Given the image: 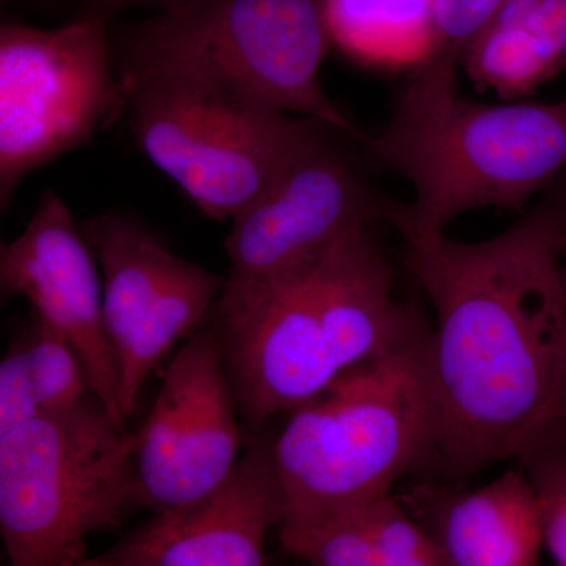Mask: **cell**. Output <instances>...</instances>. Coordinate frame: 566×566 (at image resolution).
Wrapping results in <instances>:
<instances>
[{
	"mask_svg": "<svg viewBox=\"0 0 566 566\" xmlns=\"http://www.w3.org/2000/svg\"><path fill=\"white\" fill-rule=\"evenodd\" d=\"M542 513L545 547L554 566H566V438L557 430L520 457Z\"/></svg>",
	"mask_w": 566,
	"mask_h": 566,
	"instance_id": "ac0fdd59",
	"label": "cell"
},
{
	"mask_svg": "<svg viewBox=\"0 0 566 566\" xmlns=\"http://www.w3.org/2000/svg\"><path fill=\"white\" fill-rule=\"evenodd\" d=\"M392 203L379 199L352 158L324 136L233 219L226 240L229 277L297 270L352 230L387 221Z\"/></svg>",
	"mask_w": 566,
	"mask_h": 566,
	"instance_id": "8fae6325",
	"label": "cell"
},
{
	"mask_svg": "<svg viewBox=\"0 0 566 566\" xmlns=\"http://www.w3.org/2000/svg\"><path fill=\"white\" fill-rule=\"evenodd\" d=\"M240 408L214 331L205 323L174 357L136 438L140 509L196 504L227 482L241 449Z\"/></svg>",
	"mask_w": 566,
	"mask_h": 566,
	"instance_id": "30bf717a",
	"label": "cell"
},
{
	"mask_svg": "<svg viewBox=\"0 0 566 566\" xmlns=\"http://www.w3.org/2000/svg\"><path fill=\"white\" fill-rule=\"evenodd\" d=\"M164 3H166L167 7H172L175 3L181 2V0H163Z\"/></svg>",
	"mask_w": 566,
	"mask_h": 566,
	"instance_id": "603a6c76",
	"label": "cell"
},
{
	"mask_svg": "<svg viewBox=\"0 0 566 566\" xmlns=\"http://www.w3.org/2000/svg\"><path fill=\"white\" fill-rule=\"evenodd\" d=\"M140 510L136 438L95 397L0 436L9 566H76L93 534Z\"/></svg>",
	"mask_w": 566,
	"mask_h": 566,
	"instance_id": "5b68a950",
	"label": "cell"
},
{
	"mask_svg": "<svg viewBox=\"0 0 566 566\" xmlns=\"http://www.w3.org/2000/svg\"><path fill=\"white\" fill-rule=\"evenodd\" d=\"M430 334L424 326L290 412L271 442L283 501L279 531L318 526L386 497L438 455Z\"/></svg>",
	"mask_w": 566,
	"mask_h": 566,
	"instance_id": "277c9868",
	"label": "cell"
},
{
	"mask_svg": "<svg viewBox=\"0 0 566 566\" xmlns=\"http://www.w3.org/2000/svg\"><path fill=\"white\" fill-rule=\"evenodd\" d=\"M419 521L450 566H539L545 547L538 501L523 468L476 490L431 493Z\"/></svg>",
	"mask_w": 566,
	"mask_h": 566,
	"instance_id": "5bb4252c",
	"label": "cell"
},
{
	"mask_svg": "<svg viewBox=\"0 0 566 566\" xmlns=\"http://www.w3.org/2000/svg\"><path fill=\"white\" fill-rule=\"evenodd\" d=\"M560 428L566 436V360L564 371V385H562V400H560Z\"/></svg>",
	"mask_w": 566,
	"mask_h": 566,
	"instance_id": "7402d4cb",
	"label": "cell"
},
{
	"mask_svg": "<svg viewBox=\"0 0 566 566\" xmlns=\"http://www.w3.org/2000/svg\"><path fill=\"white\" fill-rule=\"evenodd\" d=\"M282 520L271 442L256 441L222 486L155 513L106 556L139 566H266L264 543Z\"/></svg>",
	"mask_w": 566,
	"mask_h": 566,
	"instance_id": "4fadbf2b",
	"label": "cell"
},
{
	"mask_svg": "<svg viewBox=\"0 0 566 566\" xmlns=\"http://www.w3.org/2000/svg\"><path fill=\"white\" fill-rule=\"evenodd\" d=\"M120 80L140 150L214 221H233L334 132L182 74L123 70Z\"/></svg>",
	"mask_w": 566,
	"mask_h": 566,
	"instance_id": "8992f818",
	"label": "cell"
},
{
	"mask_svg": "<svg viewBox=\"0 0 566 566\" xmlns=\"http://www.w3.org/2000/svg\"><path fill=\"white\" fill-rule=\"evenodd\" d=\"M126 112L102 22L0 32V200L29 174L80 148Z\"/></svg>",
	"mask_w": 566,
	"mask_h": 566,
	"instance_id": "ba28073f",
	"label": "cell"
},
{
	"mask_svg": "<svg viewBox=\"0 0 566 566\" xmlns=\"http://www.w3.org/2000/svg\"><path fill=\"white\" fill-rule=\"evenodd\" d=\"M76 566H139L134 564H128V562L117 560V558H112L109 556H103L98 558H85L84 562H81L80 565Z\"/></svg>",
	"mask_w": 566,
	"mask_h": 566,
	"instance_id": "44dd1931",
	"label": "cell"
},
{
	"mask_svg": "<svg viewBox=\"0 0 566 566\" xmlns=\"http://www.w3.org/2000/svg\"><path fill=\"white\" fill-rule=\"evenodd\" d=\"M103 277V316L128 419L156 365L207 323L226 279L180 259L126 216H95L81 227Z\"/></svg>",
	"mask_w": 566,
	"mask_h": 566,
	"instance_id": "9c48e42d",
	"label": "cell"
},
{
	"mask_svg": "<svg viewBox=\"0 0 566 566\" xmlns=\"http://www.w3.org/2000/svg\"><path fill=\"white\" fill-rule=\"evenodd\" d=\"M505 2L506 0H434L433 48L460 55Z\"/></svg>",
	"mask_w": 566,
	"mask_h": 566,
	"instance_id": "d6986e66",
	"label": "cell"
},
{
	"mask_svg": "<svg viewBox=\"0 0 566 566\" xmlns=\"http://www.w3.org/2000/svg\"><path fill=\"white\" fill-rule=\"evenodd\" d=\"M95 253L61 197L46 192L24 232L2 245L3 293L32 304L41 322L80 354L93 397L125 424L120 375L103 316L102 274Z\"/></svg>",
	"mask_w": 566,
	"mask_h": 566,
	"instance_id": "7c38bea8",
	"label": "cell"
},
{
	"mask_svg": "<svg viewBox=\"0 0 566 566\" xmlns=\"http://www.w3.org/2000/svg\"><path fill=\"white\" fill-rule=\"evenodd\" d=\"M207 322L252 428L315 400L427 326L395 297L392 268L370 227L290 273L227 277Z\"/></svg>",
	"mask_w": 566,
	"mask_h": 566,
	"instance_id": "7a4b0ae2",
	"label": "cell"
},
{
	"mask_svg": "<svg viewBox=\"0 0 566 566\" xmlns=\"http://www.w3.org/2000/svg\"><path fill=\"white\" fill-rule=\"evenodd\" d=\"M281 532L308 566H450L428 528L392 494L307 528Z\"/></svg>",
	"mask_w": 566,
	"mask_h": 566,
	"instance_id": "2e32d148",
	"label": "cell"
},
{
	"mask_svg": "<svg viewBox=\"0 0 566 566\" xmlns=\"http://www.w3.org/2000/svg\"><path fill=\"white\" fill-rule=\"evenodd\" d=\"M565 281H566V262H565Z\"/></svg>",
	"mask_w": 566,
	"mask_h": 566,
	"instance_id": "cb8c5ba5",
	"label": "cell"
},
{
	"mask_svg": "<svg viewBox=\"0 0 566 566\" xmlns=\"http://www.w3.org/2000/svg\"><path fill=\"white\" fill-rule=\"evenodd\" d=\"M566 214L543 207L490 240L408 244L434 307L428 378L438 458L455 474L520 458L560 428Z\"/></svg>",
	"mask_w": 566,
	"mask_h": 566,
	"instance_id": "6da1fadb",
	"label": "cell"
},
{
	"mask_svg": "<svg viewBox=\"0 0 566 566\" xmlns=\"http://www.w3.org/2000/svg\"><path fill=\"white\" fill-rule=\"evenodd\" d=\"M566 61V0H506L464 50L465 70L501 98L527 95Z\"/></svg>",
	"mask_w": 566,
	"mask_h": 566,
	"instance_id": "9a60e30c",
	"label": "cell"
},
{
	"mask_svg": "<svg viewBox=\"0 0 566 566\" xmlns=\"http://www.w3.org/2000/svg\"><path fill=\"white\" fill-rule=\"evenodd\" d=\"M324 0H181L134 41L125 70L182 74L364 139L324 91Z\"/></svg>",
	"mask_w": 566,
	"mask_h": 566,
	"instance_id": "52a82bcc",
	"label": "cell"
},
{
	"mask_svg": "<svg viewBox=\"0 0 566 566\" xmlns=\"http://www.w3.org/2000/svg\"><path fill=\"white\" fill-rule=\"evenodd\" d=\"M21 344L41 412L65 411L88 400L92 389L87 371L62 334L35 316Z\"/></svg>",
	"mask_w": 566,
	"mask_h": 566,
	"instance_id": "e0dca14e",
	"label": "cell"
},
{
	"mask_svg": "<svg viewBox=\"0 0 566 566\" xmlns=\"http://www.w3.org/2000/svg\"><path fill=\"white\" fill-rule=\"evenodd\" d=\"M40 415L28 357L18 342L0 364V436L18 430Z\"/></svg>",
	"mask_w": 566,
	"mask_h": 566,
	"instance_id": "ffe728a7",
	"label": "cell"
},
{
	"mask_svg": "<svg viewBox=\"0 0 566 566\" xmlns=\"http://www.w3.org/2000/svg\"><path fill=\"white\" fill-rule=\"evenodd\" d=\"M453 52L433 48L405 85L392 115L367 140L371 155L415 189L387 222L406 244L446 234L476 208L523 207L566 166V98L483 104L461 96Z\"/></svg>",
	"mask_w": 566,
	"mask_h": 566,
	"instance_id": "3957f363",
	"label": "cell"
}]
</instances>
